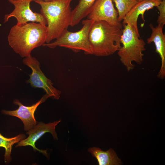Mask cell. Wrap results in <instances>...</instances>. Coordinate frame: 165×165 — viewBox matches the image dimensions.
Here are the masks:
<instances>
[{
    "mask_svg": "<svg viewBox=\"0 0 165 165\" xmlns=\"http://www.w3.org/2000/svg\"><path fill=\"white\" fill-rule=\"evenodd\" d=\"M47 32L46 25L31 22L12 27L8 37L10 47L22 57L31 56L32 51L46 43Z\"/></svg>",
    "mask_w": 165,
    "mask_h": 165,
    "instance_id": "cell-1",
    "label": "cell"
},
{
    "mask_svg": "<svg viewBox=\"0 0 165 165\" xmlns=\"http://www.w3.org/2000/svg\"><path fill=\"white\" fill-rule=\"evenodd\" d=\"M72 1H33L40 6V13L47 22V32L46 43L56 39L71 26L72 12L71 4Z\"/></svg>",
    "mask_w": 165,
    "mask_h": 165,
    "instance_id": "cell-2",
    "label": "cell"
},
{
    "mask_svg": "<svg viewBox=\"0 0 165 165\" xmlns=\"http://www.w3.org/2000/svg\"><path fill=\"white\" fill-rule=\"evenodd\" d=\"M122 28L104 21H94L88 38L91 54L106 57L114 54L121 47Z\"/></svg>",
    "mask_w": 165,
    "mask_h": 165,
    "instance_id": "cell-3",
    "label": "cell"
},
{
    "mask_svg": "<svg viewBox=\"0 0 165 165\" xmlns=\"http://www.w3.org/2000/svg\"><path fill=\"white\" fill-rule=\"evenodd\" d=\"M122 33L121 37L122 46L118 51L117 54L122 63L127 71L134 68L135 62L140 64L143 61L144 54L143 52L146 50V43L140 38L133 27L128 24L123 25Z\"/></svg>",
    "mask_w": 165,
    "mask_h": 165,
    "instance_id": "cell-4",
    "label": "cell"
},
{
    "mask_svg": "<svg viewBox=\"0 0 165 165\" xmlns=\"http://www.w3.org/2000/svg\"><path fill=\"white\" fill-rule=\"evenodd\" d=\"M94 21L87 19L82 20L83 26L75 32L64 30L52 42L44 43L43 46L53 49L57 46L65 47L77 53L82 51L86 54H91L89 40V33Z\"/></svg>",
    "mask_w": 165,
    "mask_h": 165,
    "instance_id": "cell-5",
    "label": "cell"
},
{
    "mask_svg": "<svg viewBox=\"0 0 165 165\" xmlns=\"http://www.w3.org/2000/svg\"><path fill=\"white\" fill-rule=\"evenodd\" d=\"M23 63L28 66L32 70L30 78L26 81L31 86L35 88L42 89L49 97L56 100L60 97L61 91L53 86L51 80L48 78L41 69L40 63L35 57L31 56L25 57Z\"/></svg>",
    "mask_w": 165,
    "mask_h": 165,
    "instance_id": "cell-6",
    "label": "cell"
},
{
    "mask_svg": "<svg viewBox=\"0 0 165 165\" xmlns=\"http://www.w3.org/2000/svg\"><path fill=\"white\" fill-rule=\"evenodd\" d=\"M14 6L13 11L4 16L5 23L10 17L15 18L17 24H24L28 22H37L47 25V22L41 13L33 12L30 8V4L33 0H7Z\"/></svg>",
    "mask_w": 165,
    "mask_h": 165,
    "instance_id": "cell-7",
    "label": "cell"
},
{
    "mask_svg": "<svg viewBox=\"0 0 165 165\" xmlns=\"http://www.w3.org/2000/svg\"><path fill=\"white\" fill-rule=\"evenodd\" d=\"M87 17V19L94 21H104L122 28L112 0H96Z\"/></svg>",
    "mask_w": 165,
    "mask_h": 165,
    "instance_id": "cell-8",
    "label": "cell"
},
{
    "mask_svg": "<svg viewBox=\"0 0 165 165\" xmlns=\"http://www.w3.org/2000/svg\"><path fill=\"white\" fill-rule=\"evenodd\" d=\"M49 97V96L46 94L39 101L30 106L23 105L18 100L15 99L13 102L15 105L19 106L18 108L12 111L3 110L2 112L5 115L19 118L24 124L25 130L28 131L33 128L37 123L34 116L37 108Z\"/></svg>",
    "mask_w": 165,
    "mask_h": 165,
    "instance_id": "cell-9",
    "label": "cell"
},
{
    "mask_svg": "<svg viewBox=\"0 0 165 165\" xmlns=\"http://www.w3.org/2000/svg\"><path fill=\"white\" fill-rule=\"evenodd\" d=\"M61 121V120H59L47 124L42 122H38L33 128L27 133L29 135L28 137L19 141L16 147L30 145L32 146L35 150L38 151L44 155L47 156L46 150L38 149L35 147V143L37 140L47 132L50 133L54 139L58 140L55 129L56 126Z\"/></svg>",
    "mask_w": 165,
    "mask_h": 165,
    "instance_id": "cell-10",
    "label": "cell"
},
{
    "mask_svg": "<svg viewBox=\"0 0 165 165\" xmlns=\"http://www.w3.org/2000/svg\"><path fill=\"white\" fill-rule=\"evenodd\" d=\"M160 2L156 0H143L138 2L127 13L123 20L122 25L128 24L131 25L137 34L140 35L137 26L138 17L141 15V19L144 24L145 12L149 9L157 7Z\"/></svg>",
    "mask_w": 165,
    "mask_h": 165,
    "instance_id": "cell-11",
    "label": "cell"
},
{
    "mask_svg": "<svg viewBox=\"0 0 165 165\" xmlns=\"http://www.w3.org/2000/svg\"><path fill=\"white\" fill-rule=\"evenodd\" d=\"M149 26L152 33L149 38L147 39V43L153 42L156 47V51L161 58V66L158 74V77L161 79L165 77V35L163 32V25L158 24L154 27L152 24Z\"/></svg>",
    "mask_w": 165,
    "mask_h": 165,
    "instance_id": "cell-12",
    "label": "cell"
},
{
    "mask_svg": "<svg viewBox=\"0 0 165 165\" xmlns=\"http://www.w3.org/2000/svg\"><path fill=\"white\" fill-rule=\"evenodd\" d=\"M93 157L97 160L99 165H119L122 164L120 159L117 156L116 152L112 148L106 151H102L101 148L93 147L88 149Z\"/></svg>",
    "mask_w": 165,
    "mask_h": 165,
    "instance_id": "cell-13",
    "label": "cell"
},
{
    "mask_svg": "<svg viewBox=\"0 0 165 165\" xmlns=\"http://www.w3.org/2000/svg\"><path fill=\"white\" fill-rule=\"evenodd\" d=\"M96 0H79L77 5L72 10L71 26L78 24L87 16Z\"/></svg>",
    "mask_w": 165,
    "mask_h": 165,
    "instance_id": "cell-14",
    "label": "cell"
},
{
    "mask_svg": "<svg viewBox=\"0 0 165 165\" xmlns=\"http://www.w3.org/2000/svg\"><path fill=\"white\" fill-rule=\"evenodd\" d=\"M25 138V134H21L14 137L7 138L3 136L0 133V147H3L5 149L4 156L6 163L11 161V154L13 145L24 139Z\"/></svg>",
    "mask_w": 165,
    "mask_h": 165,
    "instance_id": "cell-15",
    "label": "cell"
},
{
    "mask_svg": "<svg viewBox=\"0 0 165 165\" xmlns=\"http://www.w3.org/2000/svg\"><path fill=\"white\" fill-rule=\"evenodd\" d=\"M118 15L119 21L123 20L127 13L138 2L137 0H112Z\"/></svg>",
    "mask_w": 165,
    "mask_h": 165,
    "instance_id": "cell-16",
    "label": "cell"
},
{
    "mask_svg": "<svg viewBox=\"0 0 165 165\" xmlns=\"http://www.w3.org/2000/svg\"><path fill=\"white\" fill-rule=\"evenodd\" d=\"M156 7L159 11L157 22L158 24L164 26L165 24V0H161L160 4Z\"/></svg>",
    "mask_w": 165,
    "mask_h": 165,
    "instance_id": "cell-17",
    "label": "cell"
},
{
    "mask_svg": "<svg viewBox=\"0 0 165 165\" xmlns=\"http://www.w3.org/2000/svg\"><path fill=\"white\" fill-rule=\"evenodd\" d=\"M34 0H33L34 1ZM44 1L45 2H49V1H51L53 0H42Z\"/></svg>",
    "mask_w": 165,
    "mask_h": 165,
    "instance_id": "cell-18",
    "label": "cell"
},
{
    "mask_svg": "<svg viewBox=\"0 0 165 165\" xmlns=\"http://www.w3.org/2000/svg\"><path fill=\"white\" fill-rule=\"evenodd\" d=\"M156 0L157 1L159 2H161V0Z\"/></svg>",
    "mask_w": 165,
    "mask_h": 165,
    "instance_id": "cell-19",
    "label": "cell"
},
{
    "mask_svg": "<svg viewBox=\"0 0 165 165\" xmlns=\"http://www.w3.org/2000/svg\"><path fill=\"white\" fill-rule=\"evenodd\" d=\"M138 1H140L143 0H137Z\"/></svg>",
    "mask_w": 165,
    "mask_h": 165,
    "instance_id": "cell-20",
    "label": "cell"
}]
</instances>
